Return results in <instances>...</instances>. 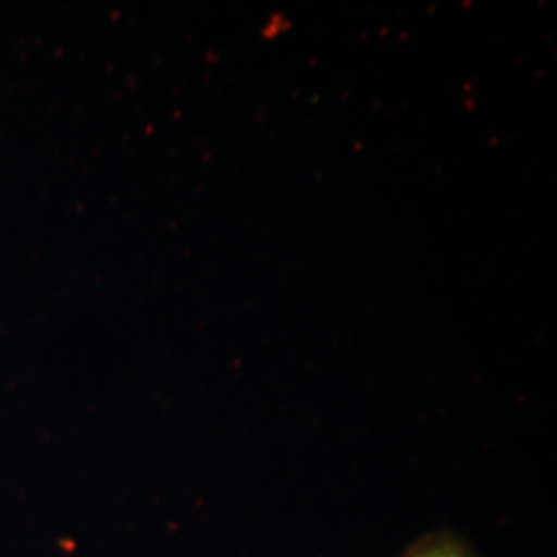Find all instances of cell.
I'll return each instance as SVG.
<instances>
[{
    "label": "cell",
    "mask_w": 557,
    "mask_h": 557,
    "mask_svg": "<svg viewBox=\"0 0 557 557\" xmlns=\"http://www.w3.org/2000/svg\"><path fill=\"white\" fill-rule=\"evenodd\" d=\"M407 557H471L467 547L453 537H430L418 543Z\"/></svg>",
    "instance_id": "1"
}]
</instances>
